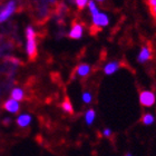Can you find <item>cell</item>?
<instances>
[{
  "mask_svg": "<svg viewBox=\"0 0 156 156\" xmlns=\"http://www.w3.org/2000/svg\"><path fill=\"white\" fill-rule=\"evenodd\" d=\"M25 35H26V54L29 59H35L38 51L37 35L35 28L33 26H27Z\"/></svg>",
  "mask_w": 156,
  "mask_h": 156,
  "instance_id": "1",
  "label": "cell"
},
{
  "mask_svg": "<svg viewBox=\"0 0 156 156\" xmlns=\"http://www.w3.org/2000/svg\"><path fill=\"white\" fill-rule=\"evenodd\" d=\"M17 10L16 0H9L5 6L0 9V23H6Z\"/></svg>",
  "mask_w": 156,
  "mask_h": 156,
  "instance_id": "2",
  "label": "cell"
},
{
  "mask_svg": "<svg viewBox=\"0 0 156 156\" xmlns=\"http://www.w3.org/2000/svg\"><path fill=\"white\" fill-rule=\"evenodd\" d=\"M109 23H111V18L107 13L104 12V11H98L97 13H95L91 16V23L95 28H105V27L109 26Z\"/></svg>",
  "mask_w": 156,
  "mask_h": 156,
  "instance_id": "3",
  "label": "cell"
},
{
  "mask_svg": "<svg viewBox=\"0 0 156 156\" xmlns=\"http://www.w3.org/2000/svg\"><path fill=\"white\" fill-rule=\"evenodd\" d=\"M138 101H140V104L143 107H153L156 103V95L154 94V91L146 89V90H143L140 93Z\"/></svg>",
  "mask_w": 156,
  "mask_h": 156,
  "instance_id": "4",
  "label": "cell"
},
{
  "mask_svg": "<svg viewBox=\"0 0 156 156\" xmlns=\"http://www.w3.org/2000/svg\"><path fill=\"white\" fill-rule=\"evenodd\" d=\"M84 33H85L84 25L80 23H75L70 27V30H69L68 33V37L74 39V40H79V39L83 38Z\"/></svg>",
  "mask_w": 156,
  "mask_h": 156,
  "instance_id": "5",
  "label": "cell"
},
{
  "mask_svg": "<svg viewBox=\"0 0 156 156\" xmlns=\"http://www.w3.org/2000/svg\"><path fill=\"white\" fill-rule=\"evenodd\" d=\"M137 62L138 64H145L152 59V50L150 46H143L137 54Z\"/></svg>",
  "mask_w": 156,
  "mask_h": 156,
  "instance_id": "6",
  "label": "cell"
},
{
  "mask_svg": "<svg viewBox=\"0 0 156 156\" xmlns=\"http://www.w3.org/2000/svg\"><path fill=\"white\" fill-rule=\"evenodd\" d=\"M3 108H5V111L10 113V114H17L20 109V101L10 97L9 99H7L3 103Z\"/></svg>",
  "mask_w": 156,
  "mask_h": 156,
  "instance_id": "7",
  "label": "cell"
},
{
  "mask_svg": "<svg viewBox=\"0 0 156 156\" xmlns=\"http://www.w3.org/2000/svg\"><path fill=\"white\" fill-rule=\"evenodd\" d=\"M120 68V62H117V60H112V62H108L105 64L104 68H103V72L106 76H112L116 74Z\"/></svg>",
  "mask_w": 156,
  "mask_h": 156,
  "instance_id": "8",
  "label": "cell"
},
{
  "mask_svg": "<svg viewBox=\"0 0 156 156\" xmlns=\"http://www.w3.org/2000/svg\"><path fill=\"white\" fill-rule=\"evenodd\" d=\"M31 122H33V117H31L30 114H20L16 119L17 125L21 127V128L28 127L31 124Z\"/></svg>",
  "mask_w": 156,
  "mask_h": 156,
  "instance_id": "9",
  "label": "cell"
},
{
  "mask_svg": "<svg viewBox=\"0 0 156 156\" xmlns=\"http://www.w3.org/2000/svg\"><path fill=\"white\" fill-rule=\"evenodd\" d=\"M91 72V66L89 64H80L76 68V75L80 78L87 77Z\"/></svg>",
  "mask_w": 156,
  "mask_h": 156,
  "instance_id": "10",
  "label": "cell"
},
{
  "mask_svg": "<svg viewBox=\"0 0 156 156\" xmlns=\"http://www.w3.org/2000/svg\"><path fill=\"white\" fill-rule=\"evenodd\" d=\"M84 118H85V123H86V125L91 126V125L94 124L95 119H96V112H95L94 108H89V109H87L84 115Z\"/></svg>",
  "mask_w": 156,
  "mask_h": 156,
  "instance_id": "11",
  "label": "cell"
},
{
  "mask_svg": "<svg viewBox=\"0 0 156 156\" xmlns=\"http://www.w3.org/2000/svg\"><path fill=\"white\" fill-rule=\"evenodd\" d=\"M10 97L16 99L18 101H21L25 98V91H23V88L20 87H15L11 90V94H10Z\"/></svg>",
  "mask_w": 156,
  "mask_h": 156,
  "instance_id": "12",
  "label": "cell"
},
{
  "mask_svg": "<svg viewBox=\"0 0 156 156\" xmlns=\"http://www.w3.org/2000/svg\"><path fill=\"white\" fill-rule=\"evenodd\" d=\"M142 123L146 126H151L155 123V116L152 113H145L142 117Z\"/></svg>",
  "mask_w": 156,
  "mask_h": 156,
  "instance_id": "13",
  "label": "cell"
},
{
  "mask_svg": "<svg viewBox=\"0 0 156 156\" xmlns=\"http://www.w3.org/2000/svg\"><path fill=\"white\" fill-rule=\"evenodd\" d=\"M62 109L67 114H73L74 113V107H73V104L70 103L69 99H65V101L62 103Z\"/></svg>",
  "mask_w": 156,
  "mask_h": 156,
  "instance_id": "14",
  "label": "cell"
},
{
  "mask_svg": "<svg viewBox=\"0 0 156 156\" xmlns=\"http://www.w3.org/2000/svg\"><path fill=\"white\" fill-rule=\"evenodd\" d=\"M88 10H89V13H90V16H93V15H95V13H97L98 11H99V8H98L97 6V2L95 1V0H89L88 1Z\"/></svg>",
  "mask_w": 156,
  "mask_h": 156,
  "instance_id": "15",
  "label": "cell"
},
{
  "mask_svg": "<svg viewBox=\"0 0 156 156\" xmlns=\"http://www.w3.org/2000/svg\"><path fill=\"white\" fill-rule=\"evenodd\" d=\"M81 101H83V103L86 105H89L93 101V95H91L90 91H84L83 94H81Z\"/></svg>",
  "mask_w": 156,
  "mask_h": 156,
  "instance_id": "16",
  "label": "cell"
},
{
  "mask_svg": "<svg viewBox=\"0 0 156 156\" xmlns=\"http://www.w3.org/2000/svg\"><path fill=\"white\" fill-rule=\"evenodd\" d=\"M88 1H89V0H73V3H74L79 10H83L87 7Z\"/></svg>",
  "mask_w": 156,
  "mask_h": 156,
  "instance_id": "17",
  "label": "cell"
},
{
  "mask_svg": "<svg viewBox=\"0 0 156 156\" xmlns=\"http://www.w3.org/2000/svg\"><path fill=\"white\" fill-rule=\"evenodd\" d=\"M146 1H147L148 7H150L151 10H152L153 16L155 17V19H156V0H146Z\"/></svg>",
  "mask_w": 156,
  "mask_h": 156,
  "instance_id": "18",
  "label": "cell"
},
{
  "mask_svg": "<svg viewBox=\"0 0 156 156\" xmlns=\"http://www.w3.org/2000/svg\"><path fill=\"white\" fill-rule=\"evenodd\" d=\"M101 135L104 137H106V138H109V137H112V135H113V130H112V128H109V127H106V128H104V129L101 130Z\"/></svg>",
  "mask_w": 156,
  "mask_h": 156,
  "instance_id": "19",
  "label": "cell"
},
{
  "mask_svg": "<svg viewBox=\"0 0 156 156\" xmlns=\"http://www.w3.org/2000/svg\"><path fill=\"white\" fill-rule=\"evenodd\" d=\"M9 122H10V119H9V118H7V119L5 120V123H6V124H8V123H9Z\"/></svg>",
  "mask_w": 156,
  "mask_h": 156,
  "instance_id": "20",
  "label": "cell"
},
{
  "mask_svg": "<svg viewBox=\"0 0 156 156\" xmlns=\"http://www.w3.org/2000/svg\"><path fill=\"white\" fill-rule=\"evenodd\" d=\"M95 1H97V2H104L105 0H95Z\"/></svg>",
  "mask_w": 156,
  "mask_h": 156,
  "instance_id": "21",
  "label": "cell"
}]
</instances>
